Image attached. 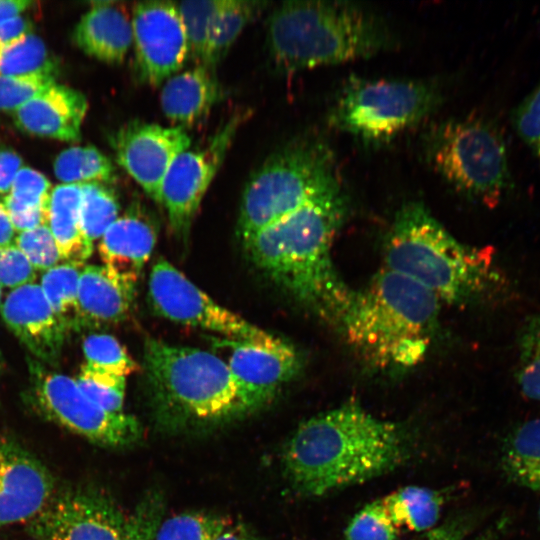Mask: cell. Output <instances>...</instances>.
Segmentation results:
<instances>
[{
  "label": "cell",
  "mask_w": 540,
  "mask_h": 540,
  "mask_svg": "<svg viewBox=\"0 0 540 540\" xmlns=\"http://www.w3.org/2000/svg\"><path fill=\"white\" fill-rule=\"evenodd\" d=\"M439 87L429 81L352 78L328 115L329 124L366 143H384L414 127L440 105Z\"/></svg>",
  "instance_id": "9"
},
{
  "label": "cell",
  "mask_w": 540,
  "mask_h": 540,
  "mask_svg": "<svg viewBox=\"0 0 540 540\" xmlns=\"http://www.w3.org/2000/svg\"><path fill=\"white\" fill-rule=\"evenodd\" d=\"M488 514L489 511L481 509L464 512L409 540H467Z\"/></svg>",
  "instance_id": "44"
},
{
  "label": "cell",
  "mask_w": 540,
  "mask_h": 540,
  "mask_svg": "<svg viewBox=\"0 0 540 540\" xmlns=\"http://www.w3.org/2000/svg\"><path fill=\"white\" fill-rule=\"evenodd\" d=\"M131 22L139 80L158 85L178 73L189 57V47L176 3L139 2L132 9Z\"/></svg>",
  "instance_id": "15"
},
{
  "label": "cell",
  "mask_w": 540,
  "mask_h": 540,
  "mask_svg": "<svg viewBox=\"0 0 540 540\" xmlns=\"http://www.w3.org/2000/svg\"><path fill=\"white\" fill-rule=\"evenodd\" d=\"M50 181L39 171L22 167L3 204L15 230L22 232L47 225Z\"/></svg>",
  "instance_id": "26"
},
{
  "label": "cell",
  "mask_w": 540,
  "mask_h": 540,
  "mask_svg": "<svg viewBox=\"0 0 540 540\" xmlns=\"http://www.w3.org/2000/svg\"><path fill=\"white\" fill-rule=\"evenodd\" d=\"M511 122L540 165V77L532 90L513 108Z\"/></svg>",
  "instance_id": "40"
},
{
  "label": "cell",
  "mask_w": 540,
  "mask_h": 540,
  "mask_svg": "<svg viewBox=\"0 0 540 540\" xmlns=\"http://www.w3.org/2000/svg\"><path fill=\"white\" fill-rule=\"evenodd\" d=\"M35 278L34 267L14 243L0 247V286L15 289Z\"/></svg>",
  "instance_id": "43"
},
{
  "label": "cell",
  "mask_w": 540,
  "mask_h": 540,
  "mask_svg": "<svg viewBox=\"0 0 540 540\" xmlns=\"http://www.w3.org/2000/svg\"><path fill=\"white\" fill-rule=\"evenodd\" d=\"M338 187L329 146L312 136L292 141L267 158L246 184L238 219L241 240Z\"/></svg>",
  "instance_id": "7"
},
{
  "label": "cell",
  "mask_w": 540,
  "mask_h": 540,
  "mask_svg": "<svg viewBox=\"0 0 540 540\" xmlns=\"http://www.w3.org/2000/svg\"><path fill=\"white\" fill-rule=\"evenodd\" d=\"M148 297L158 315L177 323L235 340L259 341L271 336L216 303L164 258H158L151 268Z\"/></svg>",
  "instance_id": "11"
},
{
  "label": "cell",
  "mask_w": 540,
  "mask_h": 540,
  "mask_svg": "<svg viewBox=\"0 0 540 540\" xmlns=\"http://www.w3.org/2000/svg\"><path fill=\"white\" fill-rule=\"evenodd\" d=\"M538 522H539V526H540V504H539V508H538Z\"/></svg>",
  "instance_id": "51"
},
{
  "label": "cell",
  "mask_w": 540,
  "mask_h": 540,
  "mask_svg": "<svg viewBox=\"0 0 540 540\" xmlns=\"http://www.w3.org/2000/svg\"><path fill=\"white\" fill-rule=\"evenodd\" d=\"M57 64L43 40L30 33L11 44H0V75L56 74Z\"/></svg>",
  "instance_id": "33"
},
{
  "label": "cell",
  "mask_w": 540,
  "mask_h": 540,
  "mask_svg": "<svg viewBox=\"0 0 540 540\" xmlns=\"http://www.w3.org/2000/svg\"><path fill=\"white\" fill-rule=\"evenodd\" d=\"M30 384L26 400L47 420L89 441L112 448L127 447L142 434L138 420L125 413H109L91 401L67 375L28 359Z\"/></svg>",
  "instance_id": "10"
},
{
  "label": "cell",
  "mask_w": 540,
  "mask_h": 540,
  "mask_svg": "<svg viewBox=\"0 0 540 540\" xmlns=\"http://www.w3.org/2000/svg\"><path fill=\"white\" fill-rule=\"evenodd\" d=\"M23 167L22 158L13 150L0 148V194L10 192L16 175Z\"/></svg>",
  "instance_id": "45"
},
{
  "label": "cell",
  "mask_w": 540,
  "mask_h": 540,
  "mask_svg": "<svg viewBox=\"0 0 540 540\" xmlns=\"http://www.w3.org/2000/svg\"><path fill=\"white\" fill-rule=\"evenodd\" d=\"M3 366H4V361H3V358H2V354L0 352V374H1L2 370H3Z\"/></svg>",
  "instance_id": "50"
},
{
  "label": "cell",
  "mask_w": 540,
  "mask_h": 540,
  "mask_svg": "<svg viewBox=\"0 0 540 540\" xmlns=\"http://www.w3.org/2000/svg\"><path fill=\"white\" fill-rule=\"evenodd\" d=\"M224 0L183 1L176 3L186 33L189 56L204 65L212 20Z\"/></svg>",
  "instance_id": "35"
},
{
  "label": "cell",
  "mask_w": 540,
  "mask_h": 540,
  "mask_svg": "<svg viewBox=\"0 0 540 540\" xmlns=\"http://www.w3.org/2000/svg\"><path fill=\"white\" fill-rule=\"evenodd\" d=\"M515 380L521 393L540 402V311L528 315L516 336Z\"/></svg>",
  "instance_id": "30"
},
{
  "label": "cell",
  "mask_w": 540,
  "mask_h": 540,
  "mask_svg": "<svg viewBox=\"0 0 540 540\" xmlns=\"http://www.w3.org/2000/svg\"><path fill=\"white\" fill-rule=\"evenodd\" d=\"M143 368L154 418L164 429L206 427L253 413L246 393L215 353L148 338Z\"/></svg>",
  "instance_id": "5"
},
{
  "label": "cell",
  "mask_w": 540,
  "mask_h": 540,
  "mask_svg": "<svg viewBox=\"0 0 540 540\" xmlns=\"http://www.w3.org/2000/svg\"><path fill=\"white\" fill-rule=\"evenodd\" d=\"M214 348L246 393L253 412L270 404L301 369L295 348L272 334L259 341L216 339Z\"/></svg>",
  "instance_id": "14"
},
{
  "label": "cell",
  "mask_w": 540,
  "mask_h": 540,
  "mask_svg": "<svg viewBox=\"0 0 540 540\" xmlns=\"http://www.w3.org/2000/svg\"><path fill=\"white\" fill-rule=\"evenodd\" d=\"M156 240L152 218L134 202L100 238L98 251L103 266L119 281L135 288Z\"/></svg>",
  "instance_id": "19"
},
{
  "label": "cell",
  "mask_w": 540,
  "mask_h": 540,
  "mask_svg": "<svg viewBox=\"0 0 540 540\" xmlns=\"http://www.w3.org/2000/svg\"><path fill=\"white\" fill-rule=\"evenodd\" d=\"M190 143L183 127L138 120L126 123L110 136L117 163L158 203L168 168Z\"/></svg>",
  "instance_id": "16"
},
{
  "label": "cell",
  "mask_w": 540,
  "mask_h": 540,
  "mask_svg": "<svg viewBox=\"0 0 540 540\" xmlns=\"http://www.w3.org/2000/svg\"><path fill=\"white\" fill-rule=\"evenodd\" d=\"M14 244L24 253L35 270H48L61 260L48 225L19 232Z\"/></svg>",
  "instance_id": "41"
},
{
  "label": "cell",
  "mask_w": 540,
  "mask_h": 540,
  "mask_svg": "<svg viewBox=\"0 0 540 540\" xmlns=\"http://www.w3.org/2000/svg\"><path fill=\"white\" fill-rule=\"evenodd\" d=\"M81 184H60L51 190L47 225L65 262L83 264L93 246L85 240L80 223Z\"/></svg>",
  "instance_id": "24"
},
{
  "label": "cell",
  "mask_w": 540,
  "mask_h": 540,
  "mask_svg": "<svg viewBox=\"0 0 540 540\" xmlns=\"http://www.w3.org/2000/svg\"><path fill=\"white\" fill-rule=\"evenodd\" d=\"M115 191L104 183L81 184L80 223L83 236L93 246L119 217Z\"/></svg>",
  "instance_id": "31"
},
{
  "label": "cell",
  "mask_w": 540,
  "mask_h": 540,
  "mask_svg": "<svg viewBox=\"0 0 540 540\" xmlns=\"http://www.w3.org/2000/svg\"><path fill=\"white\" fill-rule=\"evenodd\" d=\"M87 108L83 93L55 83L13 112V119L26 133L74 142L80 139Z\"/></svg>",
  "instance_id": "20"
},
{
  "label": "cell",
  "mask_w": 540,
  "mask_h": 540,
  "mask_svg": "<svg viewBox=\"0 0 540 540\" xmlns=\"http://www.w3.org/2000/svg\"><path fill=\"white\" fill-rule=\"evenodd\" d=\"M54 174L63 184H110L116 180L111 160L93 146H73L60 152Z\"/></svg>",
  "instance_id": "29"
},
{
  "label": "cell",
  "mask_w": 540,
  "mask_h": 540,
  "mask_svg": "<svg viewBox=\"0 0 540 540\" xmlns=\"http://www.w3.org/2000/svg\"><path fill=\"white\" fill-rule=\"evenodd\" d=\"M386 267L440 302L466 305L505 297L509 282L491 248L464 244L421 203L397 212L385 240Z\"/></svg>",
  "instance_id": "3"
},
{
  "label": "cell",
  "mask_w": 540,
  "mask_h": 540,
  "mask_svg": "<svg viewBox=\"0 0 540 540\" xmlns=\"http://www.w3.org/2000/svg\"><path fill=\"white\" fill-rule=\"evenodd\" d=\"M30 33L32 23L21 15L15 16L0 26V44L14 43Z\"/></svg>",
  "instance_id": "46"
},
{
  "label": "cell",
  "mask_w": 540,
  "mask_h": 540,
  "mask_svg": "<svg viewBox=\"0 0 540 540\" xmlns=\"http://www.w3.org/2000/svg\"><path fill=\"white\" fill-rule=\"evenodd\" d=\"M346 210L338 187L242 241L257 268L321 318L337 324L354 293L337 273L331 255Z\"/></svg>",
  "instance_id": "2"
},
{
  "label": "cell",
  "mask_w": 540,
  "mask_h": 540,
  "mask_svg": "<svg viewBox=\"0 0 540 540\" xmlns=\"http://www.w3.org/2000/svg\"><path fill=\"white\" fill-rule=\"evenodd\" d=\"M32 4L28 0H0V26L10 18L21 15Z\"/></svg>",
  "instance_id": "47"
},
{
  "label": "cell",
  "mask_w": 540,
  "mask_h": 540,
  "mask_svg": "<svg viewBox=\"0 0 540 540\" xmlns=\"http://www.w3.org/2000/svg\"><path fill=\"white\" fill-rule=\"evenodd\" d=\"M244 119L243 113L235 114L204 147L181 152L168 168L159 203L165 207L177 235H188L200 203Z\"/></svg>",
  "instance_id": "13"
},
{
  "label": "cell",
  "mask_w": 540,
  "mask_h": 540,
  "mask_svg": "<svg viewBox=\"0 0 540 540\" xmlns=\"http://www.w3.org/2000/svg\"><path fill=\"white\" fill-rule=\"evenodd\" d=\"M441 302L413 280L387 268L354 292L338 325L370 366L399 370L425 357Z\"/></svg>",
  "instance_id": "4"
},
{
  "label": "cell",
  "mask_w": 540,
  "mask_h": 540,
  "mask_svg": "<svg viewBox=\"0 0 540 540\" xmlns=\"http://www.w3.org/2000/svg\"><path fill=\"white\" fill-rule=\"evenodd\" d=\"M231 523L228 517L214 513H181L161 521L154 540H215Z\"/></svg>",
  "instance_id": "34"
},
{
  "label": "cell",
  "mask_w": 540,
  "mask_h": 540,
  "mask_svg": "<svg viewBox=\"0 0 540 540\" xmlns=\"http://www.w3.org/2000/svg\"><path fill=\"white\" fill-rule=\"evenodd\" d=\"M164 513L162 496L149 492L127 518L126 540H154Z\"/></svg>",
  "instance_id": "42"
},
{
  "label": "cell",
  "mask_w": 540,
  "mask_h": 540,
  "mask_svg": "<svg viewBox=\"0 0 540 540\" xmlns=\"http://www.w3.org/2000/svg\"><path fill=\"white\" fill-rule=\"evenodd\" d=\"M55 492L45 464L18 441L0 435V526L29 523Z\"/></svg>",
  "instance_id": "17"
},
{
  "label": "cell",
  "mask_w": 540,
  "mask_h": 540,
  "mask_svg": "<svg viewBox=\"0 0 540 540\" xmlns=\"http://www.w3.org/2000/svg\"><path fill=\"white\" fill-rule=\"evenodd\" d=\"M1 298H2V291H1V286H0V305H1Z\"/></svg>",
  "instance_id": "52"
},
{
  "label": "cell",
  "mask_w": 540,
  "mask_h": 540,
  "mask_svg": "<svg viewBox=\"0 0 540 540\" xmlns=\"http://www.w3.org/2000/svg\"><path fill=\"white\" fill-rule=\"evenodd\" d=\"M263 5V2L256 1L224 0L210 26L205 66L215 70L216 65Z\"/></svg>",
  "instance_id": "28"
},
{
  "label": "cell",
  "mask_w": 540,
  "mask_h": 540,
  "mask_svg": "<svg viewBox=\"0 0 540 540\" xmlns=\"http://www.w3.org/2000/svg\"><path fill=\"white\" fill-rule=\"evenodd\" d=\"M15 231L10 216L0 200V247L12 244L15 239Z\"/></svg>",
  "instance_id": "49"
},
{
  "label": "cell",
  "mask_w": 540,
  "mask_h": 540,
  "mask_svg": "<svg viewBox=\"0 0 540 540\" xmlns=\"http://www.w3.org/2000/svg\"><path fill=\"white\" fill-rule=\"evenodd\" d=\"M223 95L215 70L196 65L164 81L160 103L165 116L184 128L203 119Z\"/></svg>",
  "instance_id": "23"
},
{
  "label": "cell",
  "mask_w": 540,
  "mask_h": 540,
  "mask_svg": "<svg viewBox=\"0 0 540 540\" xmlns=\"http://www.w3.org/2000/svg\"><path fill=\"white\" fill-rule=\"evenodd\" d=\"M424 151L433 170L470 200L495 206L511 188L505 140L486 118L441 122L427 134Z\"/></svg>",
  "instance_id": "8"
},
{
  "label": "cell",
  "mask_w": 540,
  "mask_h": 540,
  "mask_svg": "<svg viewBox=\"0 0 540 540\" xmlns=\"http://www.w3.org/2000/svg\"><path fill=\"white\" fill-rule=\"evenodd\" d=\"M4 322L38 359L56 365L68 330L53 312L42 288L30 283L13 289L5 298Z\"/></svg>",
  "instance_id": "18"
},
{
  "label": "cell",
  "mask_w": 540,
  "mask_h": 540,
  "mask_svg": "<svg viewBox=\"0 0 540 540\" xmlns=\"http://www.w3.org/2000/svg\"><path fill=\"white\" fill-rule=\"evenodd\" d=\"M391 40L379 17L349 2H283L267 25L270 58L285 73L367 58Z\"/></svg>",
  "instance_id": "6"
},
{
  "label": "cell",
  "mask_w": 540,
  "mask_h": 540,
  "mask_svg": "<svg viewBox=\"0 0 540 540\" xmlns=\"http://www.w3.org/2000/svg\"><path fill=\"white\" fill-rule=\"evenodd\" d=\"M28 530L36 540H126L127 518L104 491L70 487L54 493Z\"/></svg>",
  "instance_id": "12"
},
{
  "label": "cell",
  "mask_w": 540,
  "mask_h": 540,
  "mask_svg": "<svg viewBox=\"0 0 540 540\" xmlns=\"http://www.w3.org/2000/svg\"><path fill=\"white\" fill-rule=\"evenodd\" d=\"M86 365L98 371L125 377L135 372L137 363L112 335L97 333L83 341Z\"/></svg>",
  "instance_id": "36"
},
{
  "label": "cell",
  "mask_w": 540,
  "mask_h": 540,
  "mask_svg": "<svg viewBox=\"0 0 540 540\" xmlns=\"http://www.w3.org/2000/svg\"><path fill=\"white\" fill-rule=\"evenodd\" d=\"M499 465L508 482L540 491V418L519 422L506 433Z\"/></svg>",
  "instance_id": "25"
},
{
  "label": "cell",
  "mask_w": 540,
  "mask_h": 540,
  "mask_svg": "<svg viewBox=\"0 0 540 540\" xmlns=\"http://www.w3.org/2000/svg\"><path fill=\"white\" fill-rule=\"evenodd\" d=\"M80 390L96 405L112 414H122L126 378L82 365L74 379Z\"/></svg>",
  "instance_id": "37"
},
{
  "label": "cell",
  "mask_w": 540,
  "mask_h": 540,
  "mask_svg": "<svg viewBox=\"0 0 540 540\" xmlns=\"http://www.w3.org/2000/svg\"><path fill=\"white\" fill-rule=\"evenodd\" d=\"M398 528L388 515L382 499L363 506L345 529L346 540H396Z\"/></svg>",
  "instance_id": "38"
},
{
  "label": "cell",
  "mask_w": 540,
  "mask_h": 540,
  "mask_svg": "<svg viewBox=\"0 0 540 540\" xmlns=\"http://www.w3.org/2000/svg\"><path fill=\"white\" fill-rule=\"evenodd\" d=\"M135 288L114 277L104 266L82 268L74 329L98 328L124 320L130 312Z\"/></svg>",
  "instance_id": "21"
},
{
  "label": "cell",
  "mask_w": 540,
  "mask_h": 540,
  "mask_svg": "<svg viewBox=\"0 0 540 540\" xmlns=\"http://www.w3.org/2000/svg\"><path fill=\"white\" fill-rule=\"evenodd\" d=\"M56 74L0 75V111L15 112L40 92L54 85Z\"/></svg>",
  "instance_id": "39"
},
{
  "label": "cell",
  "mask_w": 540,
  "mask_h": 540,
  "mask_svg": "<svg viewBox=\"0 0 540 540\" xmlns=\"http://www.w3.org/2000/svg\"><path fill=\"white\" fill-rule=\"evenodd\" d=\"M444 494L421 486L402 487L382 498L395 526L422 533L438 525Z\"/></svg>",
  "instance_id": "27"
},
{
  "label": "cell",
  "mask_w": 540,
  "mask_h": 540,
  "mask_svg": "<svg viewBox=\"0 0 540 540\" xmlns=\"http://www.w3.org/2000/svg\"><path fill=\"white\" fill-rule=\"evenodd\" d=\"M73 40L88 56L121 63L133 44L131 16L114 2H94L77 23Z\"/></svg>",
  "instance_id": "22"
},
{
  "label": "cell",
  "mask_w": 540,
  "mask_h": 540,
  "mask_svg": "<svg viewBox=\"0 0 540 540\" xmlns=\"http://www.w3.org/2000/svg\"><path fill=\"white\" fill-rule=\"evenodd\" d=\"M412 448L406 427L349 401L301 423L284 447L282 463L297 492L320 497L392 472Z\"/></svg>",
  "instance_id": "1"
},
{
  "label": "cell",
  "mask_w": 540,
  "mask_h": 540,
  "mask_svg": "<svg viewBox=\"0 0 540 540\" xmlns=\"http://www.w3.org/2000/svg\"><path fill=\"white\" fill-rule=\"evenodd\" d=\"M215 540H260L241 523L229 524Z\"/></svg>",
  "instance_id": "48"
},
{
  "label": "cell",
  "mask_w": 540,
  "mask_h": 540,
  "mask_svg": "<svg viewBox=\"0 0 540 540\" xmlns=\"http://www.w3.org/2000/svg\"><path fill=\"white\" fill-rule=\"evenodd\" d=\"M81 265L64 262L46 270L41 278L47 301L68 331L74 329Z\"/></svg>",
  "instance_id": "32"
}]
</instances>
